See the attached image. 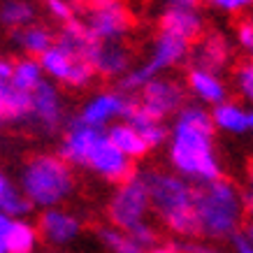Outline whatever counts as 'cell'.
I'll use <instances>...</instances> for the list:
<instances>
[{
	"mask_svg": "<svg viewBox=\"0 0 253 253\" xmlns=\"http://www.w3.org/2000/svg\"><path fill=\"white\" fill-rule=\"evenodd\" d=\"M144 181L151 202V214L163 228L186 242L198 239L195 216H193V195L195 186L172 169H144Z\"/></svg>",
	"mask_w": 253,
	"mask_h": 253,
	"instance_id": "obj_4",
	"label": "cell"
},
{
	"mask_svg": "<svg viewBox=\"0 0 253 253\" xmlns=\"http://www.w3.org/2000/svg\"><path fill=\"white\" fill-rule=\"evenodd\" d=\"M35 228L40 232V239L49 246H68L82 237L84 221L65 207H51L40 211Z\"/></svg>",
	"mask_w": 253,
	"mask_h": 253,
	"instance_id": "obj_14",
	"label": "cell"
},
{
	"mask_svg": "<svg viewBox=\"0 0 253 253\" xmlns=\"http://www.w3.org/2000/svg\"><path fill=\"white\" fill-rule=\"evenodd\" d=\"M232 82H235V88L242 95V100L249 105V109H253V61L251 58H246V61L235 65Z\"/></svg>",
	"mask_w": 253,
	"mask_h": 253,
	"instance_id": "obj_29",
	"label": "cell"
},
{
	"mask_svg": "<svg viewBox=\"0 0 253 253\" xmlns=\"http://www.w3.org/2000/svg\"><path fill=\"white\" fill-rule=\"evenodd\" d=\"M123 121L130 123L151 151L168 142V135H169L168 121H163V119H158V116L149 114V112H144L142 107H137L135 100H132V107H130V112H128V116H126Z\"/></svg>",
	"mask_w": 253,
	"mask_h": 253,
	"instance_id": "obj_18",
	"label": "cell"
},
{
	"mask_svg": "<svg viewBox=\"0 0 253 253\" xmlns=\"http://www.w3.org/2000/svg\"><path fill=\"white\" fill-rule=\"evenodd\" d=\"M191 56V44L181 38H174L169 33H158L156 40L151 42V49H149V56H146L144 63H139L137 68H130L128 75L121 79V91H126L128 95H135V93L142 88L144 84H149L151 79L161 77L169 70L179 68L181 63L188 61Z\"/></svg>",
	"mask_w": 253,
	"mask_h": 253,
	"instance_id": "obj_6",
	"label": "cell"
},
{
	"mask_svg": "<svg viewBox=\"0 0 253 253\" xmlns=\"http://www.w3.org/2000/svg\"><path fill=\"white\" fill-rule=\"evenodd\" d=\"M40 232L28 218H14L7 235V253H35Z\"/></svg>",
	"mask_w": 253,
	"mask_h": 253,
	"instance_id": "obj_27",
	"label": "cell"
},
{
	"mask_svg": "<svg viewBox=\"0 0 253 253\" xmlns=\"http://www.w3.org/2000/svg\"><path fill=\"white\" fill-rule=\"evenodd\" d=\"M95 237H98L100 246L107 253H146L142 246L130 237V232L119 230L109 223H102L95 228Z\"/></svg>",
	"mask_w": 253,
	"mask_h": 253,
	"instance_id": "obj_26",
	"label": "cell"
},
{
	"mask_svg": "<svg viewBox=\"0 0 253 253\" xmlns=\"http://www.w3.org/2000/svg\"><path fill=\"white\" fill-rule=\"evenodd\" d=\"M165 144L169 169L193 186L223 176V165L216 151V130L207 107L186 102L172 119Z\"/></svg>",
	"mask_w": 253,
	"mask_h": 253,
	"instance_id": "obj_1",
	"label": "cell"
},
{
	"mask_svg": "<svg viewBox=\"0 0 253 253\" xmlns=\"http://www.w3.org/2000/svg\"><path fill=\"white\" fill-rule=\"evenodd\" d=\"M77 188L75 168L58 154H38L26 161L19 174V191L28 198L33 209L63 207Z\"/></svg>",
	"mask_w": 253,
	"mask_h": 253,
	"instance_id": "obj_5",
	"label": "cell"
},
{
	"mask_svg": "<svg viewBox=\"0 0 253 253\" xmlns=\"http://www.w3.org/2000/svg\"><path fill=\"white\" fill-rule=\"evenodd\" d=\"M132 107V95H128L121 88H102L95 91L91 98L79 107L75 121L105 130L112 123L123 121Z\"/></svg>",
	"mask_w": 253,
	"mask_h": 253,
	"instance_id": "obj_11",
	"label": "cell"
},
{
	"mask_svg": "<svg viewBox=\"0 0 253 253\" xmlns=\"http://www.w3.org/2000/svg\"><path fill=\"white\" fill-rule=\"evenodd\" d=\"M246 193H253V163L249 168V174H246Z\"/></svg>",
	"mask_w": 253,
	"mask_h": 253,
	"instance_id": "obj_39",
	"label": "cell"
},
{
	"mask_svg": "<svg viewBox=\"0 0 253 253\" xmlns=\"http://www.w3.org/2000/svg\"><path fill=\"white\" fill-rule=\"evenodd\" d=\"M249 112L251 109L246 105L230 98L209 109L214 130L225 132V135H246L249 132Z\"/></svg>",
	"mask_w": 253,
	"mask_h": 253,
	"instance_id": "obj_19",
	"label": "cell"
},
{
	"mask_svg": "<svg viewBox=\"0 0 253 253\" xmlns=\"http://www.w3.org/2000/svg\"><path fill=\"white\" fill-rule=\"evenodd\" d=\"M0 211L9 218H28V214L33 211V205L28 202V198L19 191V186H12L7 191V195L0 202Z\"/></svg>",
	"mask_w": 253,
	"mask_h": 253,
	"instance_id": "obj_28",
	"label": "cell"
},
{
	"mask_svg": "<svg viewBox=\"0 0 253 253\" xmlns=\"http://www.w3.org/2000/svg\"><path fill=\"white\" fill-rule=\"evenodd\" d=\"M44 72H42V65H40L38 58H31V56H23L19 61H14L12 65V77H9V84L19 88L23 93H33L42 82H44Z\"/></svg>",
	"mask_w": 253,
	"mask_h": 253,
	"instance_id": "obj_25",
	"label": "cell"
},
{
	"mask_svg": "<svg viewBox=\"0 0 253 253\" xmlns=\"http://www.w3.org/2000/svg\"><path fill=\"white\" fill-rule=\"evenodd\" d=\"M31 112V93H23L5 82L0 84V119L7 121H28Z\"/></svg>",
	"mask_w": 253,
	"mask_h": 253,
	"instance_id": "obj_23",
	"label": "cell"
},
{
	"mask_svg": "<svg viewBox=\"0 0 253 253\" xmlns=\"http://www.w3.org/2000/svg\"><path fill=\"white\" fill-rule=\"evenodd\" d=\"M12 181H9V176L7 174H2V172H0V202H2V198H5V195H7V191L9 188H12Z\"/></svg>",
	"mask_w": 253,
	"mask_h": 253,
	"instance_id": "obj_38",
	"label": "cell"
},
{
	"mask_svg": "<svg viewBox=\"0 0 253 253\" xmlns=\"http://www.w3.org/2000/svg\"><path fill=\"white\" fill-rule=\"evenodd\" d=\"M42 65V72L49 82H54L56 86H65V88H75L82 91L86 86H91L95 72H93L91 63L86 58L65 51L63 46H58L54 42L51 49H46L44 54L38 58Z\"/></svg>",
	"mask_w": 253,
	"mask_h": 253,
	"instance_id": "obj_9",
	"label": "cell"
},
{
	"mask_svg": "<svg viewBox=\"0 0 253 253\" xmlns=\"http://www.w3.org/2000/svg\"><path fill=\"white\" fill-rule=\"evenodd\" d=\"M149 253H181V246L179 244H158Z\"/></svg>",
	"mask_w": 253,
	"mask_h": 253,
	"instance_id": "obj_37",
	"label": "cell"
},
{
	"mask_svg": "<svg viewBox=\"0 0 253 253\" xmlns=\"http://www.w3.org/2000/svg\"><path fill=\"white\" fill-rule=\"evenodd\" d=\"M44 9H46V14L58 23L72 21L75 14H77V7H75L72 0H44Z\"/></svg>",
	"mask_w": 253,
	"mask_h": 253,
	"instance_id": "obj_31",
	"label": "cell"
},
{
	"mask_svg": "<svg viewBox=\"0 0 253 253\" xmlns=\"http://www.w3.org/2000/svg\"><path fill=\"white\" fill-rule=\"evenodd\" d=\"M105 132H107L109 142L121 151L126 158H130L132 163L139 161V158H144L151 149L144 144V139L137 135V130L132 128L128 121H116L112 123L109 128H105Z\"/></svg>",
	"mask_w": 253,
	"mask_h": 253,
	"instance_id": "obj_21",
	"label": "cell"
},
{
	"mask_svg": "<svg viewBox=\"0 0 253 253\" xmlns=\"http://www.w3.org/2000/svg\"><path fill=\"white\" fill-rule=\"evenodd\" d=\"M228 242H230L232 253H253V244H251V239L244 235V230L235 232Z\"/></svg>",
	"mask_w": 253,
	"mask_h": 253,
	"instance_id": "obj_33",
	"label": "cell"
},
{
	"mask_svg": "<svg viewBox=\"0 0 253 253\" xmlns=\"http://www.w3.org/2000/svg\"><path fill=\"white\" fill-rule=\"evenodd\" d=\"M149 214H151V202L142 172H135L126 181L114 186V193L109 195L105 207L109 225L128 232L149 221Z\"/></svg>",
	"mask_w": 253,
	"mask_h": 253,
	"instance_id": "obj_7",
	"label": "cell"
},
{
	"mask_svg": "<svg viewBox=\"0 0 253 253\" xmlns=\"http://www.w3.org/2000/svg\"><path fill=\"white\" fill-rule=\"evenodd\" d=\"M88 63L98 77L123 79L132 68V51L126 42H98Z\"/></svg>",
	"mask_w": 253,
	"mask_h": 253,
	"instance_id": "obj_17",
	"label": "cell"
},
{
	"mask_svg": "<svg viewBox=\"0 0 253 253\" xmlns=\"http://www.w3.org/2000/svg\"><path fill=\"white\" fill-rule=\"evenodd\" d=\"M249 135H253V109L249 112Z\"/></svg>",
	"mask_w": 253,
	"mask_h": 253,
	"instance_id": "obj_42",
	"label": "cell"
},
{
	"mask_svg": "<svg viewBox=\"0 0 253 253\" xmlns=\"http://www.w3.org/2000/svg\"><path fill=\"white\" fill-rule=\"evenodd\" d=\"M12 221L14 218H9L0 211V253H7V235H9V228H12Z\"/></svg>",
	"mask_w": 253,
	"mask_h": 253,
	"instance_id": "obj_35",
	"label": "cell"
},
{
	"mask_svg": "<svg viewBox=\"0 0 253 253\" xmlns=\"http://www.w3.org/2000/svg\"><path fill=\"white\" fill-rule=\"evenodd\" d=\"M56 44L63 46L65 51L79 56V58H91L93 49L98 46V40L93 38L88 28L84 26V21L79 19H72L68 23H61V28L56 33Z\"/></svg>",
	"mask_w": 253,
	"mask_h": 253,
	"instance_id": "obj_20",
	"label": "cell"
},
{
	"mask_svg": "<svg viewBox=\"0 0 253 253\" xmlns=\"http://www.w3.org/2000/svg\"><path fill=\"white\" fill-rule=\"evenodd\" d=\"M14 42L26 56L40 58L46 49H51V44L56 42V35L46 26L31 23V26H26L21 31H14Z\"/></svg>",
	"mask_w": 253,
	"mask_h": 253,
	"instance_id": "obj_22",
	"label": "cell"
},
{
	"mask_svg": "<svg viewBox=\"0 0 253 253\" xmlns=\"http://www.w3.org/2000/svg\"><path fill=\"white\" fill-rule=\"evenodd\" d=\"M193 216L200 242H228L244 228V193L225 176L198 184L193 195Z\"/></svg>",
	"mask_w": 253,
	"mask_h": 253,
	"instance_id": "obj_3",
	"label": "cell"
},
{
	"mask_svg": "<svg viewBox=\"0 0 253 253\" xmlns=\"http://www.w3.org/2000/svg\"><path fill=\"white\" fill-rule=\"evenodd\" d=\"M207 2L216 12L228 16H242L253 9V0H207Z\"/></svg>",
	"mask_w": 253,
	"mask_h": 253,
	"instance_id": "obj_32",
	"label": "cell"
},
{
	"mask_svg": "<svg viewBox=\"0 0 253 253\" xmlns=\"http://www.w3.org/2000/svg\"><path fill=\"white\" fill-rule=\"evenodd\" d=\"M65 119V102H63L61 88L44 79L42 84L31 93V112H28V123H33L40 132L54 135L63 126Z\"/></svg>",
	"mask_w": 253,
	"mask_h": 253,
	"instance_id": "obj_12",
	"label": "cell"
},
{
	"mask_svg": "<svg viewBox=\"0 0 253 253\" xmlns=\"http://www.w3.org/2000/svg\"><path fill=\"white\" fill-rule=\"evenodd\" d=\"M235 44L253 61V14L244 16L235 28Z\"/></svg>",
	"mask_w": 253,
	"mask_h": 253,
	"instance_id": "obj_30",
	"label": "cell"
},
{
	"mask_svg": "<svg viewBox=\"0 0 253 253\" xmlns=\"http://www.w3.org/2000/svg\"><path fill=\"white\" fill-rule=\"evenodd\" d=\"M181 246V253H221L218 249L209 246L207 242H198V239H191L186 244H179Z\"/></svg>",
	"mask_w": 253,
	"mask_h": 253,
	"instance_id": "obj_34",
	"label": "cell"
},
{
	"mask_svg": "<svg viewBox=\"0 0 253 253\" xmlns=\"http://www.w3.org/2000/svg\"><path fill=\"white\" fill-rule=\"evenodd\" d=\"M12 65H14V61H9V58H5V56H0V84L9 82V77H12Z\"/></svg>",
	"mask_w": 253,
	"mask_h": 253,
	"instance_id": "obj_36",
	"label": "cell"
},
{
	"mask_svg": "<svg viewBox=\"0 0 253 253\" xmlns=\"http://www.w3.org/2000/svg\"><path fill=\"white\" fill-rule=\"evenodd\" d=\"M58 156L70 168H84L93 172L98 179L114 186L137 172L135 163L126 158L109 142L107 132L84 126L79 121H70V126L65 128L61 146H58Z\"/></svg>",
	"mask_w": 253,
	"mask_h": 253,
	"instance_id": "obj_2",
	"label": "cell"
},
{
	"mask_svg": "<svg viewBox=\"0 0 253 253\" xmlns=\"http://www.w3.org/2000/svg\"><path fill=\"white\" fill-rule=\"evenodd\" d=\"M38 9L31 0H0V26L7 31H21L35 23Z\"/></svg>",
	"mask_w": 253,
	"mask_h": 253,
	"instance_id": "obj_24",
	"label": "cell"
},
{
	"mask_svg": "<svg viewBox=\"0 0 253 253\" xmlns=\"http://www.w3.org/2000/svg\"><path fill=\"white\" fill-rule=\"evenodd\" d=\"M191 61L195 68H205L223 75L235 61V44L221 31H205L191 44Z\"/></svg>",
	"mask_w": 253,
	"mask_h": 253,
	"instance_id": "obj_13",
	"label": "cell"
},
{
	"mask_svg": "<svg viewBox=\"0 0 253 253\" xmlns=\"http://www.w3.org/2000/svg\"><path fill=\"white\" fill-rule=\"evenodd\" d=\"M186 93H191L195 102L202 105V107H216L228 100V82L218 75V72H211V70L205 68H195L191 65L188 72H186Z\"/></svg>",
	"mask_w": 253,
	"mask_h": 253,
	"instance_id": "obj_16",
	"label": "cell"
},
{
	"mask_svg": "<svg viewBox=\"0 0 253 253\" xmlns=\"http://www.w3.org/2000/svg\"><path fill=\"white\" fill-rule=\"evenodd\" d=\"M242 230H244V235H246V237H249V239H251V244H253V221H249V223H246V225H244V228H242Z\"/></svg>",
	"mask_w": 253,
	"mask_h": 253,
	"instance_id": "obj_40",
	"label": "cell"
},
{
	"mask_svg": "<svg viewBox=\"0 0 253 253\" xmlns=\"http://www.w3.org/2000/svg\"><path fill=\"white\" fill-rule=\"evenodd\" d=\"M169 2H179V5H193V7H200L202 0H169Z\"/></svg>",
	"mask_w": 253,
	"mask_h": 253,
	"instance_id": "obj_41",
	"label": "cell"
},
{
	"mask_svg": "<svg viewBox=\"0 0 253 253\" xmlns=\"http://www.w3.org/2000/svg\"><path fill=\"white\" fill-rule=\"evenodd\" d=\"M158 23H161L163 33H169L174 38L186 40L188 44H193L205 33V16H202L200 7L179 5V2H169V0L161 9Z\"/></svg>",
	"mask_w": 253,
	"mask_h": 253,
	"instance_id": "obj_15",
	"label": "cell"
},
{
	"mask_svg": "<svg viewBox=\"0 0 253 253\" xmlns=\"http://www.w3.org/2000/svg\"><path fill=\"white\" fill-rule=\"evenodd\" d=\"M84 26L98 42H126L132 31V12L123 0H86Z\"/></svg>",
	"mask_w": 253,
	"mask_h": 253,
	"instance_id": "obj_8",
	"label": "cell"
},
{
	"mask_svg": "<svg viewBox=\"0 0 253 253\" xmlns=\"http://www.w3.org/2000/svg\"><path fill=\"white\" fill-rule=\"evenodd\" d=\"M186 98H188V93H186L184 82L161 75V77L151 79L149 84L142 86L132 100L144 112L168 121V119H174L176 112L186 105Z\"/></svg>",
	"mask_w": 253,
	"mask_h": 253,
	"instance_id": "obj_10",
	"label": "cell"
}]
</instances>
